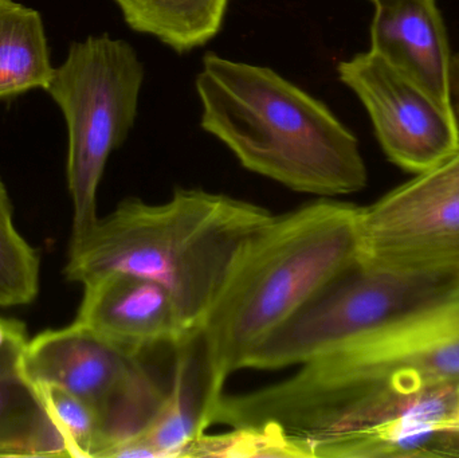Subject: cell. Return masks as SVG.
<instances>
[{"label": "cell", "mask_w": 459, "mask_h": 458, "mask_svg": "<svg viewBox=\"0 0 459 458\" xmlns=\"http://www.w3.org/2000/svg\"><path fill=\"white\" fill-rule=\"evenodd\" d=\"M218 401L199 331L174 347L169 390L147 427L109 458H182L212 427Z\"/></svg>", "instance_id": "13"}, {"label": "cell", "mask_w": 459, "mask_h": 458, "mask_svg": "<svg viewBox=\"0 0 459 458\" xmlns=\"http://www.w3.org/2000/svg\"><path fill=\"white\" fill-rule=\"evenodd\" d=\"M27 341L23 323L0 316V376L19 374V362Z\"/></svg>", "instance_id": "21"}, {"label": "cell", "mask_w": 459, "mask_h": 458, "mask_svg": "<svg viewBox=\"0 0 459 458\" xmlns=\"http://www.w3.org/2000/svg\"><path fill=\"white\" fill-rule=\"evenodd\" d=\"M369 50L455 115L449 35L437 0H372Z\"/></svg>", "instance_id": "12"}, {"label": "cell", "mask_w": 459, "mask_h": 458, "mask_svg": "<svg viewBox=\"0 0 459 458\" xmlns=\"http://www.w3.org/2000/svg\"><path fill=\"white\" fill-rule=\"evenodd\" d=\"M82 287L74 322L126 355L145 357L193 335L169 290L152 280L110 272Z\"/></svg>", "instance_id": "11"}, {"label": "cell", "mask_w": 459, "mask_h": 458, "mask_svg": "<svg viewBox=\"0 0 459 458\" xmlns=\"http://www.w3.org/2000/svg\"><path fill=\"white\" fill-rule=\"evenodd\" d=\"M459 196V147L444 163L431 171L415 175L377 202L383 207H401L420 202Z\"/></svg>", "instance_id": "20"}, {"label": "cell", "mask_w": 459, "mask_h": 458, "mask_svg": "<svg viewBox=\"0 0 459 458\" xmlns=\"http://www.w3.org/2000/svg\"><path fill=\"white\" fill-rule=\"evenodd\" d=\"M39 288V255L16 229L13 204L0 179V307L29 306Z\"/></svg>", "instance_id": "17"}, {"label": "cell", "mask_w": 459, "mask_h": 458, "mask_svg": "<svg viewBox=\"0 0 459 458\" xmlns=\"http://www.w3.org/2000/svg\"><path fill=\"white\" fill-rule=\"evenodd\" d=\"M458 289L459 273H398L358 257L273 333L246 368L307 365Z\"/></svg>", "instance_id": "6"}, {"label": "cell", "mask_w": 459, "mask_h": 458, "mask_svg": "<svg viewBox=\"0 0 459 458\" xmlns=\"http://www.w3.org/2000/svg\"><path fill=\"white\" fill-rule=\"evenodd\" d=\"M360 209L321 198L273 215L247 242L201 328L212 389L360 252Z\"/></svg>", "instance_id": "3"}, {"label": "cell", "mask_w": 459, "mask_h": 458, "mask_svg": "<svg viewBox=\"0 0 459 458\" xmlns=\"http://www.w3.org/2000/svg\"><path fill=\"white\" fill-rule=\"evenodd\" d=\"M299 367L286 381L305 389L459 382V289Z\"/></svg>", "instance_id": "8"}, {"label": "cell", "mask_w": 459, "mask_h": 458, "mask_svg": "<svg viewBox=\"0 0 459 458\" xmlns=\"http://www.w3.org/2000/svg\"><path fill=\"white\" fill-rule=\"evenodd\" d=\"M54 70L40 13L0 0V99L48 88Z\"/></svg>", "instance_id": "14"}, {"label": "cell", "mask_w": 459, "mask_h": 458, "mask_svg": "<svg viewBox=\"0 0 459 458\" xmlns=\"http://www.w3.org/2000/svg\"><path fill=\"white\" fill-rule=\"evenodd\" d=\"M272 218L201 188H178L164 203L126 199L72 237L65 277L81 285L110 272L152 280L169 290L188 333H198L243 247Z\"/></svg>", "instance_id": "1"}, {"label": "cell", "mask_w": 459, "mask_h": 458, "mask_svg": "<svg viewBox=\"0 0 459 458\" xmlns=\"http://www.w3.org/2000/svg\"><path fill=\"white\" fill-rule=\"evenodd\" d=\"M0 457H69L42 398L21 374L0 376Z\"/></svg>", "instance_id": "16"}, {"label": "cell", "mask_w": 459, "mask_h": 458, "mask_svg": "<svg viewBox=\"0 0 459 458\" xmlns=\"http://www.w3.org/2000/svg\"><path fill=\"white\" fill-rule=\"evenodd\" d=\"M452 99L453 109L459 125V53L453 54L452 61Z\"/></svg>", "instance_id": "22"}, {"label": "cell", "mask_w": 459, "mask_h": 458, "mask_svg": "<svg viewBox=\"0 0 459 458\" xmlns=\"http://www.w3.org/2000/svg\"><path fill=\"white\" fill-rule=\"evenodd\" d=\"M340 81L366 108L391 163L414 175L446 161L459 147L455 116L374 51L337 65Z\"/></svg>", "instance_id": "9"}, {"label": "cell", "mask_w": 459, "mask_h": 458, "mask_svg": "<svg viewBox=\"0 0 459 458\" xmlns=\"http://www.w3.org/2000/svg\"><path fill=\"white\" fill-rule=\"evenodd\" d=\"M231 429L222 435L204 433L186 449L183 457L307 458L302 449L272 422Z\"/></svg>", "instance_id": "18"}, {"label": "cell", "mask_w": 459, "mask_h": 458, "mask_svg": "<svg viewBox=\"0 0 459 458\" xmlns=\"http://www.w3.org/2000/svg\"><path fill=\"white\" fill-rule=\"evenodd\" d=\"M231 428L272 422L307 458L459 457V382L317 390L286 379L226 395Z\"/></svg>", "instance_id": "4"}, {"label": "cell", "mask_w": 459, "mask_h": 458, "mask_svg": "<svg viewBox=\"0 0 459 458\" xmlns=\"http://www.w3.org/2000/svg\"><path fill=\"white\" fill-rule=\"evenodd\" d=\"M151 354L126 355L73 322L29 339L19 374L34 387H58L88 403L101 422V458H109L147 427L166 397L169 381L148 365Z\"/></svg>", "instance_id": "7"}, {"label": "cell", "mask_w": 459, "mask_h": 458, "mask_svg": "<svg viewBox=\"0 0 459 458\" xmlns=\"http://www.w3.org/2000/svg\"><path fill=\"white\" fill-rule=\"evenodd\" d=\"M124 21L178 53L209 43L222 30L230 0H115Z\"/></svg>", "instance_id": "15"}, {"label": "cell", "mask_w": 459, "mask_h": 458, "mask_svg": "<svg viewBox=\"0 0 459 458\" xmlns=\"http://www.w3.org/2000/svg\"><path fill=\"white\" fill-rule=\"evenodd\" d=\"M359 260L398 273H459V196L361 207Z\"/></svg>", "instance_id": "10"}, {"label": "cell", "mask_w": 459, "mask_h": 458, "mask_svg": "<svg viewBox=\"0 0 459 458\" xmlns=\"http://www.w3.org/2000/svg\"><path fill=\"white\" fill-rule=\"evenodd\" d=\"M145 69L131 43L108 34L73 42L45 89L66 120L72 237L99 220L97 193L108 159L136 121Z\"/></svg>", "instance_id": "5"}, {"label": "cell", "mask_w": 459, "mask_h": 458, "mask_svg": "<svg viewBox=\"0 0 459 458\" xmlns=\"http://www.w3.org/2000/svg\"><path fill=\"white\" fill-rule=\"evenodd\" d=\"M35 389L64 437L67 456L101 458L104 435L96 411L80 398L58 387L37 386Z\"/></svg>", "instance_id": "19"}, {"label": "cell", "mask_w": 459, "mask_h": 458, "mask_svg": "<svg viewBox=\"0 0 459 458\" xmlns=\"http://www.w3.org/2000/svg\"><path fill=\"white\" fill-rule=\"evenodd\" d=\"M196 91L202 128L248 171L321 198L366 187L355 134L324 102L274 70L209 53Z\"/></svg>", "instance_id": "2"}]
</instances>
